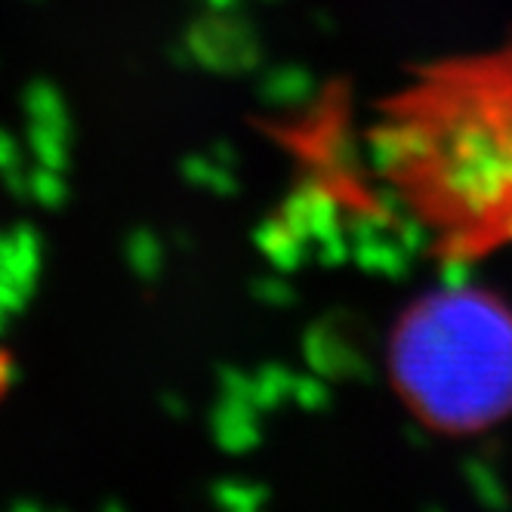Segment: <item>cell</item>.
<instances>
[{
	"label": "cell",
	"mask_w": 512,
	"mask_h": 512,
	"mask_svg": "<svg viewBox=\"0 0 512 512\" xmlns=\"http://www.w3.org/2000/svg\"><path fill=\"white\" fill-rule=\"evenodd\" d=\"M380 186L445 266L512 250V38L411 68L368 130Z\"/></svg>",
	"instance_id": "1"
},
{
	"label": "cell",
	"mask_w": 512,
	"mask_h": 512,
	"mask_svg": "<svg viewBox=\"0 0 512 512\" xmlns=\"http://www.w3.org/2000/svg\"><path fill=\"white\" fill-rule=\"evenodd\" d=\"M386 368L432 432H488L512 414V306L475 284L435 287L395 318Z\"/></svg>",
	"instance_id": "2"
},
{
	"label": "cell",
	"mask_w": 512,
	"mask_h": 512,
	"mask_svg": "<svg viewBox=\"0 0 512 512\" xmlns=\"http://www.w3.org/2000/svg\"><path fill=\"white\" fill-rule=\"evenodd\" d=\"M7 386H10V358L7 352H0V398H4Z\"/></svg>",
	"instance_id": "3"
}]
</instances>
